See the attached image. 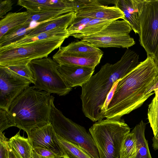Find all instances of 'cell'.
<instances>
[{
    "instance_id": "1",
    "label": "cell",
    "mask_w": 158,
    "mask_h": 158,
    "mask_svg": "<svg viewBox=\"0 0 158 158\" xmlns=\"http://www.w3.org/2000/svg\"><path fill=\"white\" fill-rule=\"evenodd\" d=\"M158 80V68L152 56L120 79L103 116L120 118L140 107L154 93L148 94Z\"/></svg>"
},
{
    "instance_id": "2",
    "label": "cell",
    "mask_w": 158,
    "mask_h": 158,
    "mask_svg": "<svg viewBox=\"0 0 158 158\" xmlns=\"http://www.w3.org/2000/svg\"><path fill=\"white\" fill-rule=\"evenodd\" d=\"M139 55L127 49L119 60L106 63L81 87L80 98L85 115L94 122L103 119L101 109L114 84L128 74L139 64Z\"/></svg>"
},
{
    "instance_id": "3",
    "label": "cell",
    "mask_w": 158,
    "mask_h": 158,
    "mask_svg": "<svg viewBox=\"0 0 158 158\" xmlns=\"http://www.w3.org/2000/svg\"><path fill=\"white\" fill-rule=\"evenodd\" d=\"M54 97L29 86L12 102L8 111L16 127L27 135L33 128L50 123L51 105Z\"/></svg>"
},
{
    "instance_id": "4",
    "label": "cell",
    "mask_w": 158,
    "mask_h": 158,
    "mask_svg": "<svg viewBox=\"0 0 158 158\" xmlns=\"http://www.w3.org/2000/svg\"><path fill=\"white\" fill-rule=\"evenodd\" d=\"M100 158H120L123 141L130 132L123 119L106 118L98 121L89 128Z\"/></svg>"
},
{
    "instance_id": "5",
    "label": "cell",
    "mask_w": 158,
    "mask_h": 158,
    "mask_svg": "<svg viewBox=\"0 0 158 158\" xmlns=\"http://www.w3.org/2000/svg\"><path fill=\"white\" fill-rule=\"evenodd\" d=\"M52 101L50 123L57 135L85 150L93 158H100L92 136L85 127L66 117Z\"/></svg>"
},
{
    "instance_id": "6",
    "label": "cell",
    "mask_w": 158,
    "mask_h": 158,
    "mask_svg": "<svg viewBox=\"0 0 158 158\" xmlns=\"http://www.w3.org/2000/svg\"><path fill=\"white\" fill-rule=\"evenodd\" d=\"M66 38H55L8 49H0V66L28 64L31 61L48 57L60 48Z\"/></svg>"
},
{
    "instance_id": "7",
    "label": "cell",
    "mask_w": 158,
    "mask_h": 158,
    "mask_svg": "<svg viewBox=\"0 0 158 158\" xmlns=\"http://www.w3.org/2000/svg\"><path fill=\"white\" fill-rule=\"evenodd\" d=\"M28 65L35 79V89L60 96H64L72 90L59 72L58 64L51 57L34 60Z\"/></svg>"
},
{
    "instance_id": "8",
    "label": "cell",
    "mask_w": 158,
    "mask_h": 158,
    "mask_svg": "<svg viewBox=\"0 0 158 158\" xmlns=\"http://www.w3.org/2000/svg\"><path fill=\"white\" fill-rule=\"evenodd\" d=\"M139 35L140 44L147 55L153 56L158 47V0H145Z\"/></svg>"
},
{
    "instance_id": "9",
    "label": "cell",
    "mask_w": 158,
    "mask_h": 158,
    "mask_svg": "<svg viewBox=\"0 0 158 158\" xmlns=\"http://www.w3.org/2000/svg\"><path fill=\"white\" fill-rule=\"evenodd\" d=\"M31 83L6 67L0 66V108L8 110L13 101Z\"/></svg>"
},
{
    "instance_id": "10",
    "label": "cell",
    "mask_w": 158,
    "mask_h": 158,
    "mask_svg": "<svg viewBox=\"0 0 158 158\" xmlns=\"http://www.w3.org/2000/svg\"><path fill=\"white\" fill-rule=\"evenodd\" d=\"M76 16L109 20H124L122 11L115 6H108L98 0H76Z\"/></svg>"
},
{
    "instance_id": "11",
    "label": "cell",
    "mask_w": 158,
    "mask_h": 158,
    "mask_svg": "<svg viewBox=\"0 0 158 158\" xmlns=\"http://www.w3.org/2000/svg\"><path fill=\"white\" fill-rule=\"evenodd\" d=\"M27 135L33 148H46L59 156L64 157L57 135L51 123L33 128Z\"/></svg>"
},
{
    "instance_id": "12",
    "label": "cell",
    "mask_w": 158,
    "mask_h": 158,
    "mask_svg": "<svg viewBox=\"0 0 158 158\" xmlns=\"http://www.w3.org/2000/svg\"><path fill=\"white\" fill-rule=\"evenodd\" d=\"M145 2V0H116L112 2L123 13L124 20L129 23L132 30L139 34L140 17Z\"/></svg>"
},
{
    "instance_id": "13",
    "label": "cell",
    "mask_w": 158,
    "mask_h": 158,
    "mask_svg": "<svg viewBox=\"0 0 158 158\" xmlns=\"http://www.w3.org/2000/svg\"><path fill=\"white\" fill-rule=\"evenodd\" d=\"M95 68L70 65H59L58 70L71 88L82 85L93 75Z\"/></svg>"
},
{
    "instance_id": "14",
    "label": "cell",
    "mask_w": 158,
    "mask_h": 158,
    "mask_svg": "<svg viewBox=\"0 0 158 158\" xmlns=\"http://www.w3.org/2000/svg\"><path fill=\"white\" fill-rule=\"evenodd\" d=\"M17 5L30 12L60 9H68L75 12L77 4L75 0H19Z\"/></svg>"
},
{
    "instance_id": "15",
    "label": "cell",
    "mask_w": 158,
    "mask_h": 158,
    "mask_svg": "<svg viewBox=\"0 0 158 158\" xmlns=\"http://www.w3.org/2000/svg\"><path fill=\"white\" fill-rule=\"evenodd\" d=\"M103 53L88 55L69 53L59 49L52 59L59 65H70L95 68L100 63Z\"/></svg>"
},
{
    "instance_id": "16",
    "label": "cell",
    "mask_w": 158,
    "mask_h": 158,
    "mask_svg": "<svg viewBox=\"0 0 158 158\" xmlns=\"http://www.w3.org/2000/svg\"><path fill=\"white\" fill-rule=\"evenodd\" d=\"M81 40L98 48H118L128 49L135 44L134 39L129 34L106 36L90 35Z\"/></svg>"
},
{
    "instance_id": "17",
    "label": "cell",
    "mask_w": 158,
    "mask_h": 158,
    "mask_svg": "<svg viewBox=\"0 0 158 158\" xmlns=\"http://www.w3.org/2000/svg\"><path fill=\"white\" fill-rule=\"evenodd\" d=\"M75 16V12H71L40 23L35 27L31 29L27 34L21 39L35 35L58 28H67Z\"/></svg>"
},
{
    "instance_id": "18",
    "label": "cell",
    "mask_w": 158,
    "mask_h": 158,
    "mask_svg": "<svg viewBox=\"0 0 158 158\" xmlns=\"http://www.w3.org/2000/svg\"><path fill=\"white\" fill-rule=\"evenodd\" d=\"M66 28H58L35 35L20 39L0 49L14 48L31 42L55 38H65L70 36Z\"/></svg>"
},
{
    "instance_id": "19",
    "label": "cell",
    "mask_w": 158,
    "mask_h": 158,
    "mask_svg": "<svg viewBox=\"0 0 158 158\" xmlns=\"http://www.w3.org/2000/svg\"><path fill=\"white\" fill-rule=\"evenodd\" d=\"M29 18L27 11L7 14L0 21V38L10 30L24 24Z\"/></svg>"
},
{
    "instance_id": "20",
    "label": "cell",
    "mask_w": 158,
    "mask_h": 158,
    "mask_svg": "<svg viewBox=\"0 0 158 158\" xmlns=\"http://www.w3.org/2000/svg\"><path fill=\"white\" fill-rule=\"evenodd\" d=\"M146 125L142 120L131 131L135 135L137 145L136 154L133 158H152L145 135Z\"/></svg>"
},
{
    "instance_id": "21",
    "label": "cell",
    "mask_w": 158,
    "mask_h": 158,
    "mask_svg": "<svg viewBox=\"0 0 158 158\" xmlns=\"http://www.w3.org/2000/svg\"><path fill=\"white\" fill-rule=\"evenodd\" d=\"M8 144L19 158H33V147L28 138L21 136L20 131L8 140Z\"/></svg>"
},
{
    "instance_id": "22",
    "label": "cell",
    "mask_w": 158,
    "mask_h": 158,
    "mask_svg": "<svg viewBox=\"0 0 158 158\" xmlns=\"http://www.w3.org/2000/svg\"><path fill=\"white\" fill-rule=\"evenodd\" d=\"M59 50L69 53L79 55L103 53L99 48L94 46L82 40L78 41L72 42L65 46L60 47Z\"/></svg>"
},
{
    "instance_id": "23",
    "label": "cell",
    "mask_w": 158,
    "mask_h": 158,
    "mask_svg": "<svg viewBox=\"0 0 158 158\" xmlns=\"http://www.w3.org/2000/svg\"><path fill=\"white\" fill-rule=\"evenodd\" d=\"M28 20L23 25L13 28L8 31L0 38V48H3L20 39L34 27H31Z\"/></svg>"
},
{
    "instance_id": "24",
    "label": "cell",
    "mask_w": 158,
    "mask_h": 158,
    "mask_svg": "<svg viewBox=\"0 0 158 158\" xmlns=\"http://www.w3.org/2000/svg\"><path fill=\"white\" fill-rule=\"evenodd\" d=\"M114 20L94 19L85 24L77 33L71 36L81 40L100 31Z\"/></svg>"
},
{
    "instance_id": "25",
    "label": "cell",
    "mask_w": 158,
    "mask_h": 158,
    "mask_svg": "<svg viewBox=\"0 0 158 158\" xmlns=\"http://www.w3.org/2000/svg\"><path fill=\"white\" fill-rule=\"evenodd\" d=\"M57 135V139L64 157L66 158H93L79 146Z\"/></svg>"
},
{
    "instance_id": "26",
    "label": "cell",
    "mask_w": 158,
    "mask_h": 158,
    "mask_svg": "<svg viewBox=\"0 0 158 158\" xmlns=\"http://www.w3.org/2000/svg\"><path fill=\"white\" fill-rule=\"evenodd\" d=\"M68 9L52 10L38 12H30V18L28 20L32 21L41 23L49 21L60 15L72 12Z\"/></svg>"
},
{
    "instance_id": "27",
    "label": "cell",
    "mask_w": 158,
    "mask_h": 158,
    "mask_svg": "<svg viewBox=\"0 0 158 158\" xmlns=\"http://www.w3.org/2000/svg\"><path fill=\"white\" fill-rule=\"evenodd\" d=\"M137 145L134 133L131 131L125 138L120 151V158H133L136 154Z\"/></svg>"
},
{
    "instance_id": "28",
    "label": "cell",
    "mask_w": 158,
    "mask_h": 158,
    "mask_svg": "<svg viewBox=\"0 0 158 158\" xmlns=\"http://www.w3.org/2000/svg\"><path fill=\"white\" fill-rule=\"evenodd\" d=\"M148 116L154 136L158 131V99L156 96L148 106Z\"/></svg>"
},
{
    "instance_id": "29",
    "label": "cell",
    "mask_w": 158,
    "mask_h": 158,
    "mask_svg": "<svg viewBox=\"0 0 158 158\" xmlns=\"http://www.w3.org/2000/svg\"><path fill=\"white\" fill-rule=\"evenodd\" d=\"M5 67L18 75L29 81L34 84L35 79L28 64L11 65Z\"/></svg>"
},
{
    "instance_id": "30",
    "label": "cell",
    "mask_w": 158,
    "mask_h": 158,
    "mask_svg": "<svg viewBox=\"0 0 158 158\" xmlns=\"http://www.w3.org/2000/svg\"><path fill=\"white\" fill-rule=\"evenodd\" d=\"M94 19L76 17L73 20L67 29V30L70 36L77 33L80 31L83 27L89 21Z\"/></svg>"
},
{
    "instance_id": "31",
    "label": "cell",
    "mask_w": 158,
    "mask_h": 158,
    "mask_svg": "<svg viewBox=\"0 0 158 158\" xmlns=\"http://www.w3.org/2000/svg\"><path fill=\"white\" fill-rule=\"evenodd\" d=\"M12 127H16V124L8 110L0 108V132Z\"/></svg>"
},
{
    "instance_id": "32",
    "label": "cell",
    "mask_w": 158,
    "mask_h": 158,
    "mask_svg": "<svg viewBox=\"0 0 158 158\" xmlns=\"http://www.w3.org/2000/svg\"><path fill=\"white\" fill-rule=\"evenodd\" d=\"M0 158H9L7 139L0 132Z\"/></svg>"
},
{
    "instance_id": "33",
    "label": "cell",
    "mask_w": 158,
    "mask_h": 158,
    "mask_svg": "<svg viewBox=\"0 0 158 158\" xmlns=\"http://www.w3.org/2000/svg\"><path fill=\"white\" fill-rule=\"evenodd\" d=\"M120 80L117 81L114 84L107 96L105 101L101 109V114L103 119L104 118L103 116L104 113L107 110L108 106L113 96L116 87Z\"/></svg>"
},
{
    "instance_id": "34",
    "label": "cell",
    "mask_w": 158,
    "mask_h": 158,
    "mask_svg": "<svg viewBox=\"0 0 158 158\" xmlns=\"http://www.w3.org/2000/svg\"><path fill=\"white\" fill-rule=\"evenodd\" d=\"M13 2L10 0L1 1L0 2V18L1 19L12 8Z\"/></svg>"
},
{
    "instance_id": "35",
    "label": "cell",
    "mask_w": 158,
    "mask_h": 158,
    "mask_svg": "<svg viewBox=\"0 0 158 158\" xmlns=\"http://www.w3.org/2000/svg\"><path fill=\"white\" fill-rule=\"evenodd\" d=\"M33 150L38 155L44 157L50 158L58 156L53 152L46 148H33Z\"/></svg>"
},
{
    "instance_id": "36",
    "label": "cell",
    "mask_w": 158,
    "mask_h": 158,
    "mask_svg": "<svg viewBox=\"0 0 158 158\" xmlns=\"http://www.w3.org/2000/svg\"><path fill=\"white\" fill-rule=\"evenodd\" d=\"M152 140L153 148L155 150H158V131L156 135L154 136Z\"/></svg>"
},
{
    "instance_id": "37",
    "label": "cell",
    "mask_w": 158,
    "mask_h": 158,
    "mask_svg": "<svg viewBox=\"0 0 158 158\" xmlns=\"http://www.w3.org/2000/svg\"><path fill=\"white\" fill-rule=\"evenodd\" d=\"M9 158H19L12 148L8 145Z\"/></svg>"
},
{
    "instance_id": "38",
    "label": "cell",
    "mask_w": 158,
    "mask_h": 158,
    "mask_svg": "<svg viewBox=\"0 0 158 158\" xmlns=\"http://www.w3.org/2000/svg\"><path fill=\"white\" fill-rule=\"evenodd\" d=\"M62 157L58 156L50 158L44 157L38 155L33 150V158H61Z\"/></svg>"
},
{
    "instance_id": "39",
    "label": "cell",
    "mask_w": 158,
    "mask_h": 158,
    "mask_svg": "<svg viewBox=\"0 0 158 158\" xmlns=\"http://www.w3.org/2000/svg\"><path fill=\"white\" fill-rule=\"evenodd\" d=\"M152 56L155 63L158 68V47L155 53Z\"/></svg>"
},
{
    "instance_id": "40",
    "label": "cell",
    "mask_w": 158,
    "mask_h": 158,
    "mask_svg": "<svg viewBox=\"0 0 158 158\" xmlns=\"http://www.w3.org/2000/svg\"><path fill=\"white\" fill-rule=\"evenodd\" d=\"M158 88V80L155 84L151 88L148 92V94H151L153 91Z\"/></svg>"
},
{
    "instance_id": "41",
    "label": "cell",
    "mask_w": 158,
    "mask_h": 158,
    "mask_svg": "<svg viewBox=\"0 0 158 158\" xmlns=\"http://www.w3.org/2000/svg\"><path fill=\"white\" fill-rule=\"evenodd\" d=\"M154 91L155 94V96L158 99V88L154 90Z\"/></svg>"
},
{
    "instance_id": "42",
    "label": "cell",
    "mask_w": 158,
    "mask_h": 158,
    "mask_svg": "<svg viewBox=\"0 0 158 158\" xmlns=\"http://www.w3.org/2000/svg\"><path fill=\"white\" fill-rule=\"evenodd\" d=\"M61 158H66L64 157H62Z\"/></svg>"
}]
</instances>
